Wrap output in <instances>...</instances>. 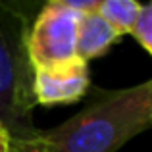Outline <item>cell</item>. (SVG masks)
Listing matches in <instances>:
<instances>
[{
	"label": "cell",
	"instance_id": "6da1fadb",
	"mask_svg": "<svg viewBox=\"0 0 152 152\" xmlns=\"http://www.w3.org/2000/svg\"><path fill=\"white\" fill-rule=\"evenodd\" d=\"M152 123V81L106 91L52 129L23 135L33 152H118Z\"/></svg>",
	"mask_w": 152,
	"mask_h": 152
},
{
	"label": "cell",
	"instance_id": "7a4b0ae2",
	"mask_svg": "<svg viewBox=\"0 0 152 152\" xmlns=\"http://www.w3.org/2000/svg\"><path fill=\"white\" fill-rule=\"evenodd\" d=\"M29 19L18 6L0 2V123L12 137L33 129V67L27 56Z\"/></svg>",
	"mask_w": 152,
	"mask_h": 152
},
{
	"label": "cell",
	"instance_id": "3957f363",
	"mask_svg": "<svg viewBox=\"0 0 152 152\" xmlns=\"http://www.w3.org/2000/svg\"><path fill=\"white\" fill-rule=\"evenodd\" d=\"M64 0H52L41 10L27 35V56L33 69L56 67L77 58V21Z\"/></svg>",
	"mask_w": 152,
	"mask_h": 152
},
{
	"label": "cell",
	"instance_id": "277c9868",
	"mask_svg": "<svg viewBox=\"0 0 152 152\" xmlns=\"http://www.w3.org/2000/svg\"><path fill=\"white\" fill-rule=\"evenodd\" d=\"M91 87L89 64L73 60L56 67L33 69V100L42 106L73 104L81 100Z\"/></svg>",
	"mask_w": 152,
	"mask_h": 152
},
{
	"label": "cell",
	"instance_id": "5b68a950",
	"mask_svg": "<svg viewBox=\"0 0 152 152\" xmlns=\"http://www.w3.org/2000/svg\"><path fill=\"white\" fill-rule=\"evenodd\" d=\"M118 39L119 35L96 12L81 15L77 21V58L89 64L91 60L106 54Z\"/></svg>",
	"mask_w": 152,
	"mask_h": 152
},
{
	"label": "cell",
	"instance_id": "8992f818",
	"mask_svg": "<svg viewBox=\"0 0 152 152\" xmlns=\"http://www.w3.org/2000/svg\"><path fill=\"white\" fill-rule=\"evenodd\" d=\"M142 4L135 0H98L96 14L119 35H129Z\"/></svg>",
	"mask_w": 152,
	"mask_h": 152
},
{
	"label": "cell",
	"instance_id": "52a82bcc",
	"mask_svg": "<svg viewBox=\"0 0 152 152\" xmlns=\"http://www.w3.org/2000/svg\"><path fill=\"white\" fill-rule=\"evenodd\" d=\"M129 35L146 52H152V4H142Z\"/></svg>",
	"mask_w": 152,
	"mask_h": 152
},
{
	"label": "cell",
	"instance_id": "ba28073f",
	"mask_svg": "<svg viewBox=\"0 0 152 152\" xmlns=\"http://www.w3.org/2000/svg\"><path fill=\"white\" fill-rule=\"evenodd\" d=\"M64 4H66L73 14L85 15V14H91V12H96L98 0H64Z\"/></svg>",
	"mask_w": 152,
	"mask_h": 152
},
{
	"label": "cell",
	"instance_id": "9c48e42d",
	"mask_svg": "<svg viewBox=\"0 0 152 152\" xmlns=\"http://www.w3.org/2000/svg\"><path fill=\"white\" fill-rule=\"evenodd\" d=\"M10 152H33V150H31V146L25 142V139L12 137V141H10Z\"/></svg>",
	"mask_w": 152,
	"mask_h": 152
},
{
	"label": "cell",
	"instance_id": "30bf717a",
	"mask_svg": "<svg viewBox=\"0 0 152 152\" xmlns=\"http://www.w3.org/2000/svg\"><path fill=\"white\" fill-rule=\"evenodd\" d=\"M10 141H12L10 131L0 123V152H10Z\"/></svg>",
	"mask_w": 152,
	"mask_h": 152
}]
</instances>
